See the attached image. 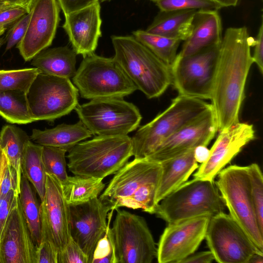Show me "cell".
Segmentation results:
<instances>
[{
  "label": "cell",
  "mask_w": 263,
  "mask_h": 263,
  "mask_svg": "<svg viewBox=\"0 0 263 263\" xmlns=\"http://www.w3.org/2000/svg\"><path fill=\"white\" fill-rule=\"evenodd\" d=\"M248 263H263V253L255 252L251 255Z\"/></svg>",
  "instance_id": "cell-49"
},
{
  "label": "cell",
  "mask_w": 263,
  "mask_h": 263,
  "mask_svg": "<svg viewBox=\"0 0 263 263\" xmlns=\"http://www.w3.org/2000/svg\"><path fill=\"white\" fill-rule=\"evenodd\" d=\"M115 61L148 99L161 96L172 84L171 67L134 36H111Z\"/></svg>",
  "instance_id": "cell-3"
},
{
  "label": "cell",
  "mask_w": 263,
  "mask_h": 263,
  "mask_svg": "<svg viewBox=\"0 0 263 263\" xmlns=\"http://www.w3.org/2000/svg\"><path fill=\"white\" fill-rule=\"evenodd\" d=\"M217 132L216 118L211 106L198 117L165 139L146 158L160 163L198 146H206Z\"/></svg>",
  "instance_id": "cell-17"
},
{
  "label": "cell",
  "mask_w": 263,
  "mask_h": 263,
  "mask_svg": "<svg viewBox=\"0 0 263 263\" xmlns=\"http://www.w3.org/2000/svg\"><path fill=\"white\" fill-rule=\"evenodd\" d=\"M224 208L214 181L194 178L163 198L154 214L171 224L201 216L211 217Z\"/></svg>",
  "instance_id": "cell-5"
},
{
  "label": "cell",
  "mask_w": 263,
  "mask_h": 263,
  "mask_svg": "<svg viewBox=\"0 0 263 263\" xmlns=\"http://www.w3.org/2000/svg\"><path fill=\"white\" fill-rule=\"evenodd\" d=\"M197 11H160L146 31L184 41L191 33L193 19Z\"/></svg>",
  "instance_id": "cell-26"
},
{
  "label": "cell",
  "mask_w": 263,
  "mask_h": 263,
  "mask_svg": "<svg viewBox=\"0 0 263 263\" xmlns=\"http://www.w3.org/2000/svg\"><path fill=\"white\" fill-rule=\"evenodd\" d=\"M205 238L214 260L219 263H248L254 253L260 252L230 214L223 212L210 217Z\"/></svg>",
  "instance_id": "cell-13"
},
{
  "label": "cell",
  "mask_w": 263,
  "mask_h": 263,
  "mask_svg": "<svg viewBox=\"0 0 263 263\" xmlns=\"http://www.w3.org/2000/svg\"><path fill=\"white\" fill-rule=\"evenodd\" d=\"M75 110L83 124L96 136H123L136 129L142 118L138 107L123 98L91 100Z\"/></svg>",
  "instance_id": "cell-10"
},
{
  "label": "cell",
  "mask_w": 263,
  "mask_h": 263,
  "mask_svg": "<svg viewBox=\"0 0 263 263\" xmlns=\"http://www.w3.org/2000/svg\"><path fill=\"white\" fill-rule=\"evenodd\" d=\"M58 253L46 238L42 237L40 245L36 247V263H58Z\"/></svg>",
  "instance_id": "cell-41"
},
{
  "label": "cell",
  "mask_w": 263,
  "mask_h": 263,
  "mask_svg": "<svg viewBox=\"0 0 263 263\" xmlns=\"http://www.w3.org/2000/svg\"><path fill=\"white\" fill-rule=\"evenodd\" d=\"M219 132L208 158L199 166L194 178L214 181L219 172L255 138L253 126L247 123L239 122Z\"/></svg>",
  "instance_id": "cell-19"
},
{
  "label": "cell",
  "mask_w": 263,
  "mask_h": 263,
  "mask_svg": "<svg viewBox=\"0 0 263 263\" xmlns=\"http://www.w3.org/2000/svg\"><path fill=\"white\" fill-rule=\"evenodd\" d=\"M6 39L4 37H1L0 36V48L6 42Z\"/></svg>",
  "instance_id": "cell-55"
},
{
  "label": "cell",
  "mask_w": 263,
  "mask_h": 263,
  "mask_svg": "<svg viewBox=\"0 0 263 263\" xmlns=\"http://www.w3.org/2000/svg\"><path fill=\"white\" fill-rule=\"evenodd\" d=\"M68 152V168L74 175L102 179L115 174L133 156L128 135L96 136Z\"/></svg>",
  "instance_id": "cell-4"
},
{
  "label": "cell",
  "mask_w": 263,
  "mask_h": 263,
  "mask_svg": "<svg viewBox=\"0 0 263 263\" xmlns=\"http://www.w3.org/2000/svg\"><path fill=\"white\" fill-rule=\"evenodd\" d=\"M7 27L0 26V36L2 35L7 29Z\"/></svg>",
  "instance_id": "cell-54"
},
{
  "label": "cell",
  "mask_w": 263,
  "mask_h": 263,
  "mask_svg": "<svg viewBox=\"0 0 263 263\" xmlns=\"http://www.w3.org/2000/svg\"><path fill=\"white\" fill-rule=\"evenodd\" d=\"M5 155L2 149H0V170L2 165L3 162L5 158Z\"/></svg>",
  "instance_id": "cell-53"
},
{
  "label": "cell",
  "mask_w": 263,
  "mask_h": 263,
  "mask_svg": "<svg viewBox=\"0 0 263 263\" xmlns=\"http://www.w3.org/2000/svg\"><path fill=\"white\" fill-rule=\"evenodd\" d=\"M222 8L231 6H235L239 0H213Z\"/></svg>",
  "instance_id": "cell-50"
},
{
  "label": "cell",
  "mask_w": 263,
  "mask_h": 263,
  "mask_svg": "<svg viewBox=\"0 0 263 263\" xmlns=\"http://www.w3.org/2000/svg\"><path fill=\"white\" fill-rule=\"evenodd\" d=\"M42 238L48 239L58 254L71 238L69 205L61 181L46 174L45 193L41 203Z\"/></svg>",
  "instance_id": "cell-16"
},
{
  "label": "cell",
  "mask_w": 263,
  "mask_h": 263,
  "mask_svg": "<svg viewBox=\"0 0 263 263\" xmlns=\"http://www.w3.org/2000/svg\"><path fill=\"white\" fill-rule=\"evenodd\" d=\"M30 17L29 12L17 20L12 27L6 37V51L11 49L22 40L26 31Z\"/></svg>",
  "instance_id": "cell-38"
},
{
  "label": "cell",
  "mask_w": 263,
  "mask_h": 263,
  "mask_svg": "<svg viewBox=\"0 0 263 263\" xmlns=\"http://www.w3.org/2000/svg\"><path fill=\"white\" fill-rule=\"evenodd\" d=\"M251 180V197L255 214L260 231L263 233V177L259 165L247 166Z\"/></svg>",
  "instance_id": "cell-35"
},
{
  "label": "cell",
  "mask_w": 263,
  "mask_h": 263,
  "mask_svg": "<svg viewBox=\"0 0 263 263\" xmlns=\"http://www.w3.org/2000/svg\"><path fill=\"white\" fill-rule=\"evenodd\" d=\"M18 198L19 194L11 190L4 197L0 198V236L7 218L16 204Z\"/></svg>",
  "instance_id": "cell-42"
},
{
  "label": "cell",
  "mask_w": 263,
  "mask_h": 263,
  "mask_svg": "<svg viewBox=\"0 0 263 263\" xmlns=\"http://www.w3.org/2000/svg\"><path fill=\"white\" fill-rule=\"evenodd\" d=\"M79 91L68 78L40 72L26 93L34 121H53L68 115L78 105Z\"/></svg>",
  "instance_id": "cell-11"
},
{
  "label": "cell",
  "mask_w": 263,
  "mask_h": 263,
  "mask_svg": "<svg viewBox=\"0 0 263 263\" xmlns=\"http://www.w3.org/2000/svg\"><path fill=\"white\" fill-rule=\"evenodd\" d=\"M7 163H8V160L6 156L5 158L4 159V160L3 162V164H2V165L1 166V168L0 170V187H1V183H2V179H3V177L4 176V174L5 172V167H6V166Z\"/></svg>",
  "instance_id": "cell-51"
},
{
  "label": "cell",
  "mask_w": 263,
  "mask_h": 263,
  "mask_svg": "<svg viewBox=\"0 0 263 263\" xmlns=\"http://www.w3.org/2000/svg\"><path fill=\"white\" fill-rule=\"evenodd\" d=\"M100 10L97 2L65 15L63 28L77 54L85 57L94 53L101 36Z\"/></svg>",
  "instance_id": "cell-21"
},
{
  "label": "cell",
  "mask_w": 263,
  "mask_h": 263,
  "mask_svg": "<svg viewBox=\"0 0 263 263\" xmlns=\"http://www.w3.org/2000/svg\"><path fill=\"white\" fill-rule=\"evenodd\" d=\"M98 1L100 2H104L106 1H109V0H98Z\"/></svg>",
  "instance_id": "cell-56"
},
{
  "label": "cell",
  "mask_w": 263,
  "mask_h": 263,
  "mask_svg": "<svg viewBox=\"0 0 263 263\" xmlns=\"http://www.w3.org/2000/svg\"><path fill=\"white\" fill-rule=\"evenodd\" d=\"M161 172L160 162L135 158L115 174L99 198L112 211L126 207L154 214Z\"/></svg>",
  "instance_id": "cell-2"
},
{
  "label": "cell",
  "mask_w": 263,
  "mask_h": 263,
  "mask_svg": "<svg viewBox=\"0 0 263 263\" xmlns=\"http://www.w3.org/2000/svg\"><path fill=\"white\" fill-rule=\"evenodd\" d=\"M91 136V132L79 121L75 124L63 123L43 130L33 129L30 139L42 146L59 147L68 151L78 143Z\"/></svg>",
  "instance_id": "cell-24"
},
{
  "label": "cell",
  "mask_w": 263,
  "mask_h": 263,
  "mask_svg": "<svg viewBox=\"0 0 263 263\" xmlns=\"http://www.w3.org/2000/svg\"><path fill=\"white\" fill-rule=\"evenodd\" d=\"M70 235L92 263L95 249L105 236L111 205L97 197L88 202L69 205Z\"/></svg>",
  "instance_id": "cell-14"
},
{
  "label": "cell",
  "mask_w": 263,
  "mask_h": 263,
  "mask_svg": "<svg viewBox=\"0 0 263 263\" xmlns=\"http://www.w3.org/2000/svg\"><path fill=\"white\" fill-rule=\"evenodd\" d=\"M28 180L22 174L19 200L22 211L34 244L37 247L42 240L41 204Z\"/></svg>",
  "instance_id": "cell-27"
},
{
  "label": "cell",
  "mask_w": 263,
  "mask_h": 263,
  "mask_svg": "<svg viewBox=\"0 0 263 263\" xmlns=\"http://www.w3.org/2000/svg\"><path fill=\"white\" fill-rule=\"evenodd\" d=\"M7 9V8L0 9V11H2V10H4V9Z\"/></svg>",
  "instance_id": "cell-57"
},
{
  "label": "cell",
  "mask_w": 263,
  "mask_h": 263,
  "mask_svg": "<svg viewBox=\"0 0 263 263\" xmlns=\"http://www.w3.org/2000/svg\"><path fill=\"white\" fill-rule=\"evenodd\" d=\"M0 149H1V148H0Z\"/></svg>",
  "instance_id": "cell-60"
},
{
  "label": "cell",
  "mask_w": 263,
  "mask_h": 263,
  "mask_svg": "<svg viewBox=\"0 0 263 263\" xmlns=\"http://www.w3.org/2000/svg\"><path fill=\"white\" fill-rule=\"evenodd\" d=\"M30 140L27 134L21 128L14 125L4 126L0 132V148L8 163L16 171L21 179V161Z\"/></svg>",
  "instance_id": "cell-30"
},
{
  "label": "cell",
  "mask_w": 263,
  "mask_h": 263,
  "mask_svg": "<svg viewBox=\"0 0 263 263\" xmlns=\"http://www.w3.org/2000/svg\"><path fill=\"white\" fill-rule=\"evenodd\" d=\"M151 1H153V2H155L157 1L158 0H151Z\"/></svg>",
  "instance_id": "cell-58"
},
{
  "label": "cell",
  "mask_w": 263,
  "mask_h": 263,
  "mask_svg": "<svg viewBox=\"0 0 263 263\" xmlns=\"http://www.w3.org/2000/svg\"><path fill=\"white\" fill-rule=\"evenodd\" d=\"M61 183L69 205L85 203L98 197L105 186L102 179L76 175L68 176Z\"/></svg>",
  "instance_id": "cell-28"
},
{
  "label": "cell",
  "mask_w": 263,
  "mask_h": 263,
  "mask_svg": "<svg viewBox=\"0 0 263 263\" xmlns=\"http://www.w3.org/2000/svg\"><path fill=\"white\" fill-rule=\"evenodd\" d=\"M72 79L81 97L90 100L123 98L137 90L113 58L94 53L84 57Z\"/></svg>",
  "instance_id": "cell-7"
},
{
  "label": "cell",
  "mask_w": 263,
  "mask_h": 263,
  "mask_svg": "<svg viewBox=\"0 0 263 263\" xmlns=\"http://www.w3.org/2000/svg\"><path fill=\"white\" fill-rule=\"evenodd\" d=\"M64 15L80 10L97 2L98 0H57Z\"/></svg>",
  "instance_id": "cell-45"
},
{
  "label": "cell",
  "mask_w": 263,
  "mask_h": 263,
  "mask_svg": "<svg viewBox=\"0 0 263 263\" xmlns=\"http://www.w3.org/2000/svg\"><path fill=\"white\" fill-rule=\"evenodd\" d=\"M42 145L30 140L25 148L22 161L21 172L32 184L41 201L43 199L46 187V173L42 160Z\"/></svg>",
  "instance_id": "cell-29"
},
{
  "label": "cell",
  "mask_w": 263,
  "mask_h": 263,
  "mask_svg": "<svg viewBox=\"0 0 263 263\" xmlns=\"http://www.w3.org/2000/svg\"><path fill=\"white\" fill-rule=\"evenodd\" d=\"M210 149L206 146L200 145L194 149V157L196 161L200 163L205 162L209 157Z\"/></svg>",
  "instance_id": "cell-47"
},
{
  "label": "cell",
  "mask_w": 263,
  "mask_h": 263,
  "mask_svg": "<svg viewBox=\"0 0 263 263\" xmlns=\"http://www.w3.org/2000/svg\"><path fill=\"white\" fill-rule=\"evenodd\" d=\"M214 257L211 251L192 254L182 260L179 263H211Z\"/></svg>",
  "instance_id": "cell-46"
},
{
  "label": "cell",
  "mask_w": 263,
  "mask_h": 263,
  "mask_svg": "<svg viewBox=\"0 0 263 263\" xmlns=\"http://www.w3.org/2000/svg\"><path fill=\"white\" fill-rule=\"evenodd\" d=\"M40 72L36 67L0 70V92L15 90L26 93Z\"/></svg>",
  "instance_id": "cell-33"
},
{
  "label": "cell",
  "mask_w": 263,
  "mask_h": 263,
  "mask_svg": "<svg viewBox=\"0 0 263 263\" xmlns=\"http://www.w3.org/2000/svg\"><path fill=\"white\" fill-rule=\"evenodd\" d=\"M30 12L26 31L16 46L25 61L31 60L52 44L60 21L57 0H35Z\"/></svg>",
  "instance_id": "cell-18"
},
{
  "label": "cell",
  "mask_w": 263,
  "mask_h": 263,
  "mask_svg": "<svg viewBox=\"0 0 263 263\" xmlns=\"http://www.w3.org/2000/svg\"><path fill=\"white\" fill-rule=\"evenodd\" d=\"M161 175L158 188L156 201L186 182L199 165L194 157V149L160 162Z\"/></svg>",
  "instance_id": "cell-23"
},
{
  "label": "cell",
  "mask_w": 263,
  "mask_h": 263,
  "mask_svg": "<svg viewBox=\"0 0 263 263\" xmlns=\"http://www.w3.org/2000/svg\"><path fill=\"white\" fill-rule=\"evenodd\" d=\"M210 217L201 216L168 224L158 242V262L179 263L194 253L205 238Z\"/></svg>",
  "instance_id": "cell-15"
},
{
  "label": "cell",
  "mask_w": 263,
  "mask_h": 263,
  "mask_svg": "<svg viewBox=\"0 0 263 263\" xmlns=\"http://www.w3.org/2000/svg\"><path fill=\"white\" fill-rule=\"evenodd\" d=\"M36 250L18 198L0 236L1 263H36Z\"/></svg>",
  "instance_id": "cell-20"
},
{
  "label": "cell",
  "mask_w": 263,
  "mask_h": 263,
  "mask_svg": "<svg viewBox=\"0 0 263 263\" xmlns=\"http://www.w3.org/2000/svg\"><path fill=\"white\" fill-rule=\"evenodd\" d=\"M211 106L204 100L178 95L165 110L140 127L133 136V156L147 158L165 139Z\"/></svg>",
  "instance_id": "cell-6"
},
{
  "label": "cell",
  "mask_w": 263,
  "mask_h": 263,
  "mask_svg": "<svg viewBox=\"0 0 263 263\" xmlns=\"http://www.w3.org/2000/svg\"><path fill=\"white\" fill-rule=\"evenodd\" d=\"M29 13L27 10L20 6L7 8L0 11V26L6 27L16 22L23 16Z\"/></svg>",
  "instance_id": "cell-43"
},
{
  "label": "cell",
  "mask_w": 263,
  "mask_h": 263,
  "mask_svg": "<svg viewBox=\"0 0 263 263\" xmlns=\"http://www.w3.org/2000/svg\"><path fill=\"white\" fill-rule=\"evenodd\" d=\"M106 233L112 245L114 263H151L157 248L143 217L119 209Z\"/></svg>",
  "instance_id": "cell-9"
},
{
  "label": "cell",
  "mask_w": 263,
  "mask_h": 263,
  "mask_svg": "<svg viewBox=\"0 0 263 263\" xmlns=\"http://www.w3.org/2000/svg\"><path fill=\"white\" fill-rule=\"evenodd\" d=\"M21 179L18 178L16 170L8 163L0 187V198L4 197L11 190L20 193Z\"/></svg>",
  "instance_id": "cell-39"
},
{
  "label": "cell",
  "mask_w": 263,
  "mask_h": 263,
  "mask_svg": "<svg viewBox=\"0 0 263 263\" xmlns=\"http://www.w3.org/2000/svg\"><path fill=\"white\" fill-rule=\"evenodd\" d=\"M0 116L11 123L34 122L30 115L26 93L20 91L0 92Z\"/></svg>",
  "instance_id": "cell-31"
},
{
  "label": "cell",
  "mask_w": 263,
  "mask_h": 263,
  "mask_svg": "<svg viewBox=\"0 0 263 263\" xmlns=\"http://www.w3.org/2000/svg\"><path fill=\"white\" fill-rule=\"evenodd\" d=\"M253 54L252 55L253 63H255L262 74L263 72V23L261 17V22L259 27L256 38L254 40Z\"/></svg>",
  "instance_id": "cell-44"
},
{
  "label": "cell",
  "mask_w": 263,
  "mask_h": 263,
  "mask_svg": "<svg viewBox=\"0 0 263 263\" xmlns=\"http://www.w3.org/2000/svg\"><path fill=\"white\" fill-rule=\"evenodd\" d=\"M0 263H1V258H0Z\"/></svg>",
  "instance_id": "cell-59"
},
{
  "label": "cell",
  "mask_w": 263,
  "mask_h": 263,
  "mask_svg": "<svg viewBox=\"0 0 263 263\" xmlns=\"http://www.w3.org/2000/svg\"><path fill=\"white\" fill-rule=\"evenodd\" d=\"M254 42L245 26L228 28L222 36L210 99L218 132L239 122Z\"/></svg>",
  "instance_id": "cell-1"
},
{
  "label": "cell",
  "mask_w": 263,
  "mask_h": 263,
  "mask_svg": "<svg viewBox=\"0 0 263 263\" xmlns=\"http://www.w3.org/2000/svg\"><path fill=\"white\" fill-rule=\"evenodd\" d=\"M64 149L50 146H42V160L46 174L53 175L62 182L67 177V163Z\"/></svg>",
  "instance_id": "cell-34"
},
{
  "label": "cell",
  "mask_w": 263,
  "mask_h": 263,
  "mask_svg": "<svg viewBox=\"0 0 263 263\" xmlns=\"http://www.w3.org/2000/svg\"><path fill=\"white\" fill-rule=\"evenodd\" d=\"M32 60L31 65L43 73L70 79L76 72L77 53L67 46L45 49Z\"/></svg>",
  "instance_id": "cell-25"
},
{
  "label": "cell",
  "mask_w": 263,
  "mask_h": 263,
  "mask_svg": "<svg viewBox=\"0 0 263 263\" xmlns=\"http://www.w3.org/2000/svg\"><path fill=\"white\" fill-rule=\"evenodd\" d=\"M222 39L221 21L218 10H198L193 19L191 33L178 54L187 56L219 46Z\"/></svg>",
  "instance_id": "cell-22"
},
{
  "label": "cell",
  "mask_w": 263,
  "mask_h": 263,
  "mask_svg": "<svg viewBox=\"0 0 263 263\" xmlns=\"http://www.w3.org/2000/svg\"><path fill=\"white\" fill-rule=\"evenodd\" d=\"M133 36L170 67L176 58L177 49L181 42L142 30L134 31Z\"/></svg>",
  "instance_id": "cell-32"
},
{
  "label": "cell",
  "mask_w": 263,
  "mask_h": 263,
  "mask_svg": "<svg viewBox=\"0 0 263 263\" xmlns=\"http://www.w3.org/2000/svg\"><path fill=\"white\" fill-rule=\"evenodd\" d=\"M58 263H89L79 246L70 238L63 251L58 254Z\"/></svg>",
  "instance_id": "cell-37"
},
{
  "label": "cell",
  "mask_w": 263,
  "mask_h": 263,
  "mask_svg": "<svg viewBox=\"0 0 263 263\" xmlns=\"http://www.w3.org/2000/svg\"><path fill=\"white\" fill-rule=\"evenodd\" d=\"M15 6H17L6 2L3 0H0V9L8 8Z\"/></svg>",
  "instance_id": "cell-52"
},
{
  "label": "cell",
  "mask_w": 263,
  "mask_h": 263,
  "mask_svg": "<svg viewBox=\"0 0 263 263\" xmlns=\"http://www.w3.org/2000/svg\"><path fill=\"white\" fill-rule=\"evenodd\" d=\"M215 183L230 215L263 252V233L259 228L251 197L248 166L231 165L217 174Z\"/></svg>",
  "instance_id": "cell-8"
},
{
  "label": "cell",
  "mask_w": 263,
  "mask_h": 263,
  "mask_svg": "<svg viewBox=\"0 0 263 263\" xmlns=\"http://www.w3.org/2000/svg\"><path fill=\"white\" fill-rule=\"evenodd\" d=\"M6 2L14 5L20 6L26 9L28 12H30L32 4L35 0H3Z\"/></svg>",
  "instance_id": "cell-48"
},
{
  "label": "cell",
  "mask_w": 263,
  "mask_h": 263,
  "mask_svg": "<svg viewBox=\"0 0 263 263\" xmlns=\"http://www.w3.org/2000/svg\"><path fill=\"white\" fill-rule=\"evenodd\" d=\"M220 45L187 56L177 54L171 70L178 95L211 99Z\"/></svg>",
  "instance_id": "cell-12"
},
{
  "label": "cell",
  "mask_w": 263,
  "mask_h": 263,
  "mask_svg": "<svg viewBox=\"0 0 263 263\" xmlns=\"http://www.w3.org/2000/svg\"><path fill=\"white\" fill-rule=\"evenodd\" d=\"M92 263H114L112 247L106 233L98 243Z\"/></svg>",
  "instance_id": "cell-40"
},
{
  "label": "cell",
  "mask_w": 263,
  "mask_h": 263,
  "mask_svg": "<svg viewBox=\"0 0 263 263\" xmlns=\"http://www.w3.org/2000/svg\"><path fill=\"white\" fill-rule=\"evenodd\" d=\"M160 11L186 10H216L222 7L213 0H158L155 2Z\"/></svg>",
  "instance_id": "cell-36"
}]
</instances>
